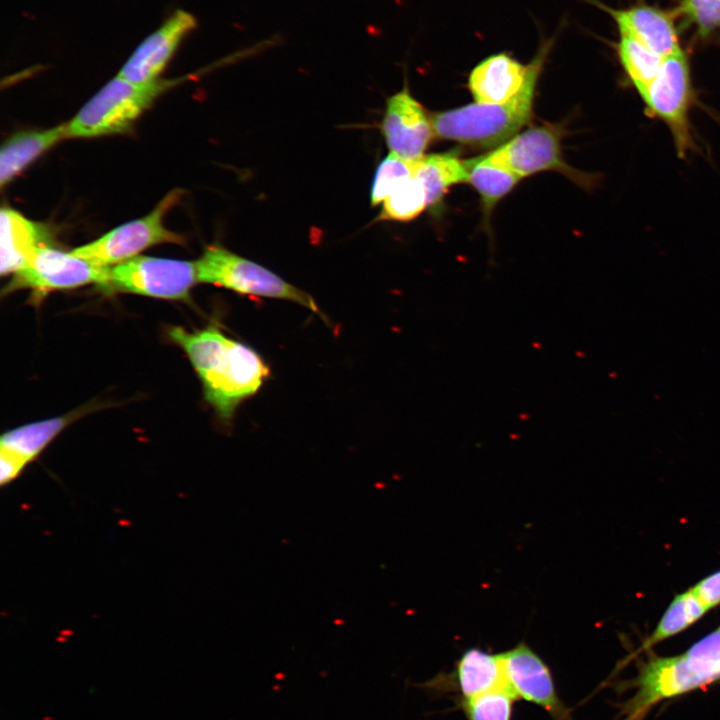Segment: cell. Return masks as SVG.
Wrapping results in <instances>:
<instances>
[{"instance_id":"obj_1","label":"cell","mask_w":720,"mask_h":720,"mask_svg":"<svg viewBox=\"0 0 720 720\" xmlns=\"http://www.w3.org/2000/svg\"><path fill=\"white\" fill-rule=\"evenodd\" d=\"M188 355L203 385L207 402L223 421H230L241 402L253 396L270 370L251 347L228 338L217 327L188 332L169 330Z\"/></svg>"},{"instance_id":"obj_2","label":"cell","mask_w":720,"mask_h":720,"mask_svg":"<svg viewBox=\"0 0 720 720\" xmlns=\"http://www.w3.org/2000/svg\"><path fill=\"white\" fill-rule=\"evenodd\" d=\"M720 681V626L674 656H650L629 681L621 720H643L662 701Z\"/></svg>"},{"instance_id":"obj_3","label":"cell","mask_w":720,"mask_h":720,"mask_svg":"<svg viewBox=\"0 0 720 720\" xmlns=\"http://www.w3.org/2000/svg\"><path fill=\"white\" fill-rule=\"evenodd\" d=\"M552 41H545L530 61L521 91L501 104H468L431 114L435 137L475 148H497L518 134L532 117L535 91Z\"/></svg>"},{"instance_id":"obj_4","label":"cell","mask_w":720,"mask_h":720,"mask_svg":"<svg viewBox=\"0 0 720 720\" xmlns=\"http://www.w3.org/2000/svg\"><path fill=\"white\" fill-rule=\"evenodd\" d=\"M178 79L134 83L111 79L66 123L67 137L91 138L122 133Z\"/></svg>"},{"instance_id":"obj_5","label":"cell","mask_w":720,"mask_h":720,"mask_svg":"<svg viewBox=\"0 0 720 720\" xmlns=\"http://www.w3.org/2000/svg\"><path fill=\"white\" fill-rule=\"evenodd\" d=\"M195 263L198 282L221 286L243 295L296 302L319 313L316 302L309 294L271 270L223 247H207Z\"/></svg>"},{"instance_id":"obj_6","label":"cell","mask_w":720,"mask_h":720,"mask_svg":"<svg viewBox=\"0 0 720 720\" xmlns=\"http://www.w3.org/2000/svg\"><path fill=\"white\" fill-rule=\"evenodd\" d=\"M639 95L647 114L668 127L679 157L695 149L690 122L695 93L689 62L682 50L664 58L654 79Z\"/></svg>"},{"instance_id":"obj_7","label":"cell","mask_w":720,"mask_h":720,"mask_svg":"<svg viewBox=\"0 0 720 720\" xmlns=\"http://www.w3.org/2000/svg\"><path fill=\"white\" fill-rule=\"evenodd\" d=\"M564 128L545 123L531 127L484 156L520 179L542 171H556L583 188L593 187L596 176L569 166L562 155Z\"/></svg>"},{"instance_id":"obj_8","label":"cell","mask_w":720,"mask_h":720,"mask_svg":"<svg viewBox=\"0 0 720 720\" xmlns=\"http://www.w3.org/2000/svg\"><path fill=\"white\" fill-rule=\"evenodd\" d=\"M182 194L179 189L169 192L146 216L120 225L102 237L73 249L71 253L94 265L111 267L136 257L156 244L183 245L184 237L163 225L165 214Z\"/></svg>"},{"instance_id":"obj_9","label":"cell","mask_w":720,"mask_h":720,"mask_svg":"<svg viewBox=\"0 0 720 720\" xmlns=\"http://www.w3.org/2000/svg\"><path fill=\"white\" fill-rule=\"evenodd\" d=\"M198 282L196 263L183 260L136 256L111 266L106 290L143 296L187 300Z\"/></svg>"},{"instance_id":"obj_10","label":"cell","mask_w":720,"mask_h":720,"mask_svg":"<svg viewBox=\"0 0 720 720\" xmlns=\"http://www.w3.org/2000/svg\"><path fill=\"white\" fill-rule=\"evenodd\" d=\"M109 270L110 267L94 265L71 251L65 252L47 244L36 249L13 274L6 291L27 288L46 293L87 284H97L105 289L109 282Z\"/></svg>"},{"instance_id":"obj_11","label":"cell","mask_w":720,"mask_h":720,"mask_svg":"<svg viewBox=\"0 0 720 720\" xmlns=\"http://www.w3.org/2000/svg\"><path fill=\"white\" fill-rule=\"evenodd\" d=\"M500 655L506 686L517 699L541 707L553 720H572L549 667L532 648L521 642Z\"/></svg>"},{"instance_id":"obj_12","label":"cell","mask_w":720,"mask_h":720,"mask_svg":"<svg viewBox=\"0 0 720 720\" xmlns=\"http://www.w3.org/2000/svg\"><path fill=\"white\" fill-rule=\"evenodd\" d=\"M381 130L390 153L410 162L421 159L435 137L431 113L406 85L387 99Z\"/></svg>"},{"instance_id":"obj_13","label":"cell","mask_w":720,"mask_h":720,"mask_svg":"<svg viewBox=\"0 0 720 720\" xmlns=\"http://www.w3.org/2000/svg\"><path fill=\"white\" fill-rule=\"evenodd\" d=\"M197 25L195 17L182 9L166 21L135 49L120 69L118 76L134 82L158 80L182 39Z\"/></svg>"},{"instance_id":"obj_14","label":"cell","mask_w":720,"mask_h":720,"mask_svg":"<svg viewBox=\"0 0 720 720\" xmlns=\"http://www.w3.org/2000/svg\"><path fill=\"white\" fill-rule=\"evenodd\" d=\"M615 20L620 34L630 36L662 57L680 51L674 12L639 5L628 9L603 7Z\"/></svg>"},{"instance_id":"obj_15","label":"cell","mask_w":720,"mask_h":720,"mask_svg":"<svg viewBox=\"0 0 720 720\" xmlns=\"http://www.w3.org/2000/svg\"><path fill=\"white\" fill-rule=\"evenodd\" d=\"M530 72L525 65L506 53L491 55L471 71L468 88L476 103L501 104L516 96Z\"/></svg>"},{"instance_id":"obj_16","label":"cell","mask_w":720,"mask_h":720,"mask_svg":"<svg viewBox=\"0 0 720 720\" xmlns=\"http://www.w3.org/2000/svg\"><path fill=\"white\" fill-rule=\"evenodd\" d=\"M0 223L2 275L16 273L36 249L49 244V233L45 226L10 207H2Z\"/></svg>"},{"instance_id":"obj_17","label":"cell","mask_w":720,"mask_h":720,"mask_svg":"<svg viewBox=\"0 0 720 720\" xmlns=\"http://www.w3.org/2000/svg\"><path fill=\"white\" fill-rule=\"evenodd\" d=\"M65 137L66 123L50 129L22 131L8 138L0 151L1 187Z\"/></svg>"},{"instance_id":"obj_18","label":"cell","mask_w":720,"mask_h":720,"mask_svg":"<svg viewBox=\"0 0 720 720\" xmlns=\"http://www.w3.org/2000/svg\"><path fill=\"white\" fill-rule=\"evenodd\" d=\"M454 677L461 698H471L506 686L501 655L467 649L457 660Z\"/></svg>"},{"instance_id":"obj_19","label":"cell","mask_w":720,"mask_h":720,"mask_svg":"<svg viewBox=\"0 0 720 720\" xmlns=\"http://www.w3.org/2000/svg\"><path fill=\"white\" fill-rule=\"evenodd\" d=\"M414 176L425 186L428 207H435L452 186L468 183L469 169L467 160L460 159L455 153H434L415 161Z\"/></svg>"},{"instance_id":"obj_20","label":"cell","mask_w":720,"mask_h":720,"mask_svg":"<svg viewBox=\"0 0 720 720\" xmlns=\"http://www.w3.org/2000/svg\"><path fill=\"white\" fill-rule=\"evenodd\" d=\"M468 183L477 191L484 217L488 219L495 206L517 185L520 178L484 156L467 160Z\"/></svg>"},{"instance_id":"obj_21","label":"cell","mask_w":720,"mask_h":720,"mask_svg":"<svg viewBox=\"0 0 720 720\" xmlns=\"http://www.w3.org/2000/svg\"><path fill=\"white\" fill-rule=\"evenodd\" d=\"M707 611L690 589L676 595L655 629L628 659L630 660L642 652H647L658 643L684 631L698 621Z\"/></svg>"},{"instance_id":"obj_22","label":"cell","mask_w":720,"mask_h":720,"mask_svg":"<svg viewBox=\"0 0 720 720\" xmlns=\"http://www.w3.org/2000/svg\"><path fill=\"white\" fill-rule=\"evenodd\" d=\"M72 418L73 415L69 414L15 428L2 435L1 448L12 452L28 464L70 423Z\"/></svg>"},{"instance_id":"obj_23","label":"cell","mask_w":720,"mask_h":720,"mask_svg":"<svg viewBox=\"0 0 720 720\" xmlns=\"http://www.w3.org/2000/svg\"><path fill=\"white\" fill-rule=\"evenodd\" d=\"M617 53L627 78L638 94L654 79L664 60L641 42L624 34H620Z\"/></svg>"},{"instance_id":"obj_24","label":"cell","mask_w":720,"mask_h":720,"mask_svg":"<svg viewBox=\"0 0 720 720\" xmlns=\"http://www.w3.org/2000/svg\"><path fill=\"white\" fill-rule=\"evenodd\" d=\"M428 207L423 182L413 175L383 202L378 220L406 222L418 217Z\"/></svg>"},{"instance_id":"obj_25","label":"cell","mask_w":720,"mask_h":720,"mask_svg":"<svg viewBox=\"0 0 720 720\" xmlns=\"http://www.w3.org/2000/svg\"><path fill=\"white\" fill-rule=\"evenodd\" d=\"M518 700L507 686L460 699L467 720H512L513 707Z\"/></svg>"},{"instance_id":"obj_26","label":"cell","mask_w":720,"mask_h":720,"mask_svg":"<svg viewBox=\"0 0 720 720\" xmlns=\"http://www.w3.org/2000/svg\"><path fill=\"white\" fill-rule=\"evenodd\" d=\"M415 162L406 161L392 153L378 165L372 186V206L383 203L398 187L414 175Z\"/></svg>"},{"instance_id":"obj_27","label":"cell","mask_w":720,"mask_h":720,"mask_svg":"<svg viewBox=\"0 0 720 720\" xmlns=\"http://www.w3.org/2000/svg\"><path fill=\"white\" fill-rule=\"evenodd\" d=\"M673 12L692 24L702 37L720 29V0H682Z\"/></svg>"},{"instance_id":"obj_28","label":"cell","mask_w":720,"mask_h":720,"mask_svg":"<svg viewBox=\"0 0 720 720\" xmlns=\"http://www.w3.org/2000/svg\"><path fill=\"white\" fill-rule=\"evenodd\" d=\"M690 590L707 610L720 604V570L696 583Z\"/></svg>"},{"instance_id":"obj_29","label":"cell","mask_w":720,"mask_h":720,"mask_svg":"<svg viewBox=\"0 0 720 720\" xmlns=\"http://www.w3.org/2000/svg\"><path fill=\"white\" fill-rule=\"evenodd\" d=\"M0 482L2 486L9 484L22 472L27 465L21 458L12 452L2 449L0 450Z\"/></svg>"},{"instance_id":"obj_30","label":"cell","mask_w":720,"mask_h":720,"mask_svg":"<svg viewBox=\"0 0 720 720\" xmlns=\"http://www.w3.org/2000/svg\"><path fill=\"white\" fill-rule=\"evenodd\" d=\"M43 720H53V717L47 715V716H44V717H43Z\"/></svg>"}]
</instances>
